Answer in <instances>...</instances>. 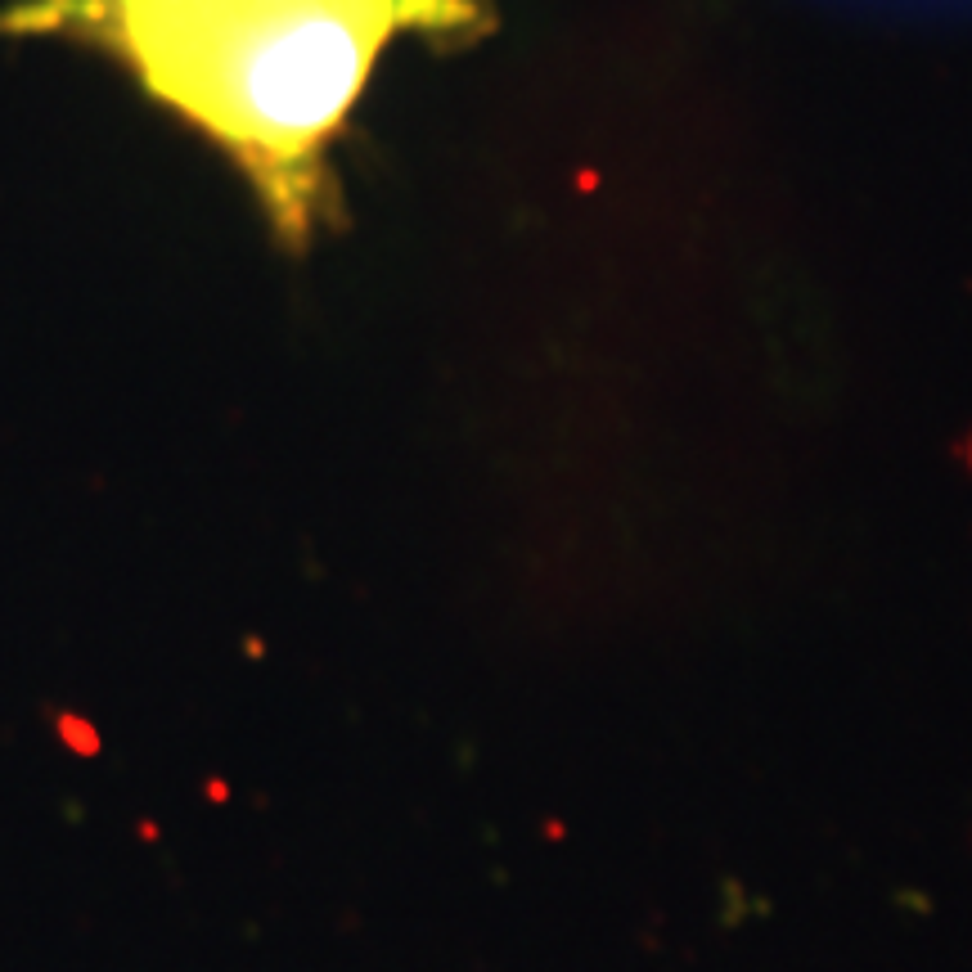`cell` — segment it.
Returning a JSON list of instances; mask_svg holds the SVG:
<instances>
[{"label": "cell", "instance_id": "6da1fadb", "mask_svg": "<svg viewBox=\"0 0 972 972\" xmlns=\"http://www.w3.org/2000/svg\"><path fill=\"white\" fill-rule=\"evenodd\" d=\"M437 18L441 0H32L9 27L108 50L297 225L387 41Z\"/></svg>", "mask_w": 972, "mask_h": 972}]
</instances>
